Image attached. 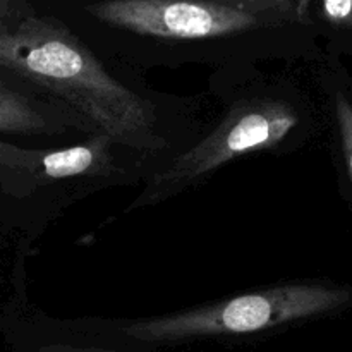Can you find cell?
<instances>
[{
	"instance_id": "1",
	"label": "cell",
	"mask_w": 352,
	"mask_h": 352,
	"mask_svg": "<svg viewBox=\"0 0 352 352\" xmlns=\"http://www.w3.org/2000/svg\"><path fill=\"white\" fill-rule=\"evenodd\" d=\"M0 74L64 103L95 131L167 164L205 129L206 98L153 88L57 17L28 16L0 33Z\"/></svg>"
},
{
	"instance_id": "2",
	"label": "cell",
	"mask_w": 352,
	"mask_h": 352,
	"mask_svg": "<svg viewBox=\"0 0 352 352\" xmlns=\"http://www.w3.org/2000/svg\"><path fill=\"white\" fill-rule=\"evenodd\" d=\"M309 9L311 0H100L82 10L119 41L117 62L127 67L226 71L318 60Z\"/></svg>"
},
{
	"instance_id": "3",
	"label": "cell",
	"mask_w": 352,
	"mask_h": 352,
	"mask_svg": "<svg viewBox=\"0 0 352 352\" xmlns=\"http://www.w3.org/2000/svg\"><path fill=\"white\" fill-rule=\"evenodd\" d=\"M206 93L219 107L198 138L162 165L124 208L133 213L164 205L208 184L222 168L251 155L298 153L323 136L313 88L289 72L260 65L215 71Z\"/></svg>"
},
{
	"instance_id": "4",
	"label": "cell",
	"mask_w": 352,
	"mask_h": 352,
	"mask_svg": "<svg viewBox=\"0 0 352 352\" xmlns=\"http://www.w3.org/2000/svg\"><path fill=\"white\" fill-rule=\"evenodd\" d=\"M352 309V284L330 278L275 282L181 311L144 318H79V325L120 342L175 346L248 339L294 329Z\"/></svg>"
},
{
	"instance_id": "5",
	"label": "cell",
	"mask_w": 352,
	"mask_h": 352,
	"mask_svg": "<svg viewBox=\"0 0 352 352\" xmlns=\"http://www.w3.org/2000/svg\"><path fill=\"white\" fill-rule=\"evenodd\" d=\"M165 160L93 133L64 146L28 148L0 140V191L40 232L76 203L116 188L143 186Z\"/></svg>"
},
{
	"instance_id": "6",
	"label": "cell",
	"mask_w": 352,
	"mask_h": 352,
	"mask_svg": "<svg viewBox=\"0 0 352 352\" xmlns=\"http://www.w3.org/2000/svg\"><path fill=\"white\" fill-rule=\"evenodd\" d=\"M93 133L98 131L64 103L0 74V136L40 140L52 146H64Z\"/></svg>"
},
{
	"instance_id": "7",
	"label": "cell",
	"mask_w": 352,
	"mask_h": 352,
	"mask_svg": "<svg viewBox=\"0 0 352 352\" xmlns=\"http://www.w3.org/2000/svg\"><path fill=\"white\" fill-rule=\"evenodd\" d=\"M311 88L323 117V134L340 195L352 213V74L340 58L323 54L313 62Z\"/></svg>"
},
{
	"instance_id": "8",
	"label": "cell",
	"mask_w": 352,
	"mask_h": 352,
	"mask_svg": "<svg viewBox=\"0 0 352 352\" xmlns=\"http://www.w3.org/2000/svg\"><path fill=\"white\" fill-rule=\"evenodd\" d=\"M329 36V48L323 52L337 57L352 52V0H318L316 19ZM315 31V30H313Z\"/></svg>"
},
{
	"instance_id": "9",
	"label": "cell",
	"mask_w": 352,
	"mask_h": 352,
	"mask_svg": "<svg viewBox=\"0 0 352 352\" xmlns=\"http://www.w3.org/2000/svg\"><path fill=\"white\" fill-rule=\"evenodd\" d=\"M28 16H33V12L19 0H0V33L14 30Z\"/></svg>"
},
{
	"instance_id": "10",
	"label": "cell",
	"mask_w": 352,
	"mask_h": 352,
	"mask_svg": "<svg viewBox=\"0 0 352 352\" xmlns=\"http://www.w3.org/2000/svg\"><path fill=\"white\" fill-rule=\"evenodd\" d=\"M36 352H131L117 349L110 346H100V344H85V342H72V340H52L45 342L38 347Z\"/></svg>"
}]
</instances>
